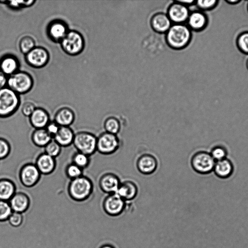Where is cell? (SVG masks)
I'll return each mask as SVG.
<instances>
[{"label": "cell", "mask_w": 248, "mask_h": 248, "mask_svg": "<svg viewBox=\"0 0 248 248\" xmlns=\"http://www.w3.org/2000/svg\"><path fill=\"white\" fill-rule=\"evenodd\" d=\"M93 185L88 177L82 175L70 180L67 186V194L70 199L82 202L90 199L93 192Z\"/></svg>", "instance_id": "cell-1"}, {"label": "cell", "mask_w": 248, "mask_h": 248, "mask_svg": "<svg viewBox=\"0 0 248 248\" xmlns=\"http://www.w3.org/2000/svg\"><path fill=\"white\" fill-rule=\"evenodd\" d=\"M191 39V30L184 24H173L166 32L167 43L174 49L185 48L189 44Z\"/></svg>", "instance_id": "cell-2"}, {"label": "cell", "mask_w": 248, "mask_h": 248, "mask_svg": "<svg viewBox=\"0 0 248 248\" xmlns=\"http://www.w3.org/2000/svg\"><path fill=\"white\" fill-rule=\"evenodd\" d=\"M17 93L8 87L0 90V118H7L14 115L20 106Z\"/></svg>", "instance_id": "cell-3"}, {"label": "cell", "mask_w": 248, "mask_h": 248, "mask_svg": "<svg viewBox=\"0 0 248 248\" xmlns=\"http://www.w3.org/2000/svg\"><path fill=\"white\" fill-rule=\"evenodd\" d=\"M96 144L97 137L91 132L81 131L75 134L73 145L78 152L90 156L96 151Z\"/></svg>", "instance_id": "cell-4"}, {"label": "cell", "mask_w": 248, "mask_h": 248, "mask_svg": "<svg viewBox=\"0 0 248 248\" xmlns=\"http://www.w3.org/2000/svg\"><path fill=\"white\" fill-rule=\"evenodd\" d=\"M216 161L209 152L200 151L195 153L190 161L193 170L200 174H207L214 170Z\"/></svg>", "instance_id": "cell-5"}, {"label": "cell", "mask_w": 248, "mask_h": 248, "mask_svg": "<svg viewBox=\"0 0 248 248\" xmlns=\"http://www.w3.org/2000/svg\"><path fill=\"white\" fill-rule=\"evenodd\" d=\"M7 84L8 88L18 94L28 92L32 87L33 82L28 73L16 72L10 76Z\"/></svg>", "instance_id": "cell-6"}, {"label": "cell", "mask_w": 248, "mask_h": 248, "mask_svg": "<svg viewBox=\"0 0 248 248\" xmlns=\"http://www.w3.org/2000/svg\"><path fill=\"white\" fill-rule=\"evenodd\" d=\"M60 42L63 50L66 54L72 56L79 54L84 46L82 36L75 31H69Z\"/></svg>", "instance_id": "cell-7"}, {"label": "cell", "mask_w": 248, "mask_h": 248, "mask_svg": "<svg viewBox=\"0 0 248 248\" xmlns=\"http://www.w3.org/2000/svg\"><path fill=\"white\" fill-rule=\"evenodd\" d=\"M41 175L34 163H27L20 168L18 176L20 183L24 187L31 188L38 184Z\"/></svg>", "instance_id": "cell-8"}, {"label": "cell", "mask_w": 248, "mask_h": 248, "mask_svg": "<svg viewBox=\"0 0 248 248\" xmlns=\"http://www.w3.org/2000/svg\"><path fill=\"white\" fill-rule=\"evenodd\" d=\"M119 144L116 135L103 132L97 138L96 151L103 155H110L118 150Z\"/></svg>", "instance_id": "cell-9"}, {"label": "cell", "mask_w": 248, "mask_h": 248, "mask_svg": "<svg viewBox=\"0 0 248 248\" xmlns=\"http://www.w3.org/2000/svg\"><path fill=\"white\" fill-rule=\"evenodd\" d=\"M125 205V201L116 193L108 194L104 199L102 203L104 212L111 216H116L121 214Z\"/></svg>", "instance_id": "cell-10"}, {"label": "cell", "mask_w": 248, "mask_h": 248, "mask_svg": "<svg viewBox=\"0 0 248 248\" xmlns=\"http://www.w3.org/2000/svg\"><path fill=\"white\" fill-rule=\"evenodd\" d=\"M49 55L48 51L42 47H35L25 55L26 62L34 68H41L48 62Z\"/></svg>", "instance_id": "cell-11"}, {"label": "cell", "mask_w": 248, "mask_h": 248, "mask_svg": "<svg viewBox=\"0 0 248 248\" xmlns=\"http://www.w3.org/2000/svg\"><path fill=\"white\" fill-rule=\"evenodd\" d=\"M189 14L187 6L177 0L170 5L167 13L170 21L174 24H184L187 21Z\"/></svg>", "instance_id": "cell-12"}, {"label": "cell", "mask_w": 248, "mask_h": 248, "mask_svg": "<svg viewBox=\"0 0 248 248\" xmlns=\"http://www.w3.org/2000/svg\"><path fill=\"white\" fill-rule=\"evenodd\" d=\"M34 164L41 174L45 175L53 173L57 165L55 158L44 152L37 156Z\"/></svg>", "instance_id": "cell-13"}, {"label": "cell", "mask_w": 248, "mask_h": 248, "mask_svg": "<svg viewBox=\"0 0 248 248\" xmlns=\"http://www.w3.org/2000/svg\"><path fill=\"white\" fill-rule=\"evenodd\" d=\"M120 184L119 177L112 173L102 175L99 180V186L101 190L108 194L116 193Z\"/></svg>", "instance_id": "cell-14"}, {"label": "cell", "mask_w": 248, "mask_h": 248, "mask_svg": "<svg viewBox=\"0 0 248 248\" xmlns=\"http://www.w3.org/2000/svg\"><path fill=\"white\" fill-rule=\"evenodd\" d=\"M157 161L155 157L150 154L140 155L137 161L138 170L143 174H150L156 170Z\"/></svg>", "instance_id": "cell-15"}, {"label": "cell", "mask_w": 248, "mask_h": 248, "mask_svg": "<svg viewBox=\"0 0 248 248\" xmlns=\"http://www.w3.org/2000/svg\"><path fill=\"white\" fill-rule=\"evenodd\" d=\"M8 202L13 212L21 213L29 207L31 198L27 193L18 191L15 193Z\"/></svg>", "instance_id": "cell-16"}, {"label": "cell", "mask_w": 248, "mask_h": 248, "mask_svg": "<svg viewBox=\"0 0 248 248\" xmlns=\"http://www.w3.org/2000/svg\"><path fill=\"white\" fill-rule=\"evenodd\" d=\"M188 27L195 31H202L208 25V19L206 15L202 11L190 13L187 20Z\"/></svg>", "instance_id": "cell-17"}, {"label": "cell", "mask_w": 248, "mask_h": 248, "mask_svg": "<svg viewBox=\"0 0 248 248\" xmlns=\"http://www.w3.org/2000/svg\"><path fill=\"white\" fill-rule=\"evenodd\" d=\"M29 118L30 124L34 129L45 128L50 121L48 112L41 108H36Z\"/></svg>", "instance_id": "cell-18"}, {"label": "cell", "mask_w": 248, "mask_h": 248, "mask_svg": "<svg viewBox=\"0 0 248 248\" xmlns=\"http://www.w3.org/2000/svg\"><path fill=\"white\" fill-rule=\"evenodd\" d=\"M68 31L66 24L60 20L51 22L47 29L49 37L54 42H61Z\"/></svg>", "instance_id": "cell-19"}, {"label": "cell", "mask_w": 248, "mask_h": 248, "mask_svg": "<svg viewBox=\"0 0 248 248\" xmlns=\"http://www.w3.org/2000/svg\"><path fill=\"white\" fill-rule=\"evenodd\" d=\"M151 25L152 29L157 32H167L171 26V21L167 14L157 13L152 16Z\"/></svg>", "instance_id": "cell-20"}, {"label": "cell", "mask_w": 248, "mask_h": 248, "mask_svg": "<svg viewBox=\"0 0 248 248\" xmlns=\"http://www.w3.org/2000/svg\"><path fill=\"white\" fill-rule=\"evenodd\" d=\"M75 120V114L73 110L68 107H63L56 111L53 121L60 126H70Z\"/></svg>", "instance_id": "cell-21"}, {"label": "cell", "mask_w": 248, "mask_h": 248, "mask_svg": "<svg viewBox=\"0 0 248 248\" xmlns=\"http://www.w3.org/2000/svg\"><path fill=\"white\" fill-rule=\"evenodd\" d=\"M75 134L70 126H60L53 139L62 147H67L73 144Z\"/></svg>", "instance_id": "cell-22"}, {"label": "cell", "mask_w": 248, "mask_h": 248, "mask_svg": "<svg viewBox=\"0 0 248 248\" xmlns=\"http://www.w3.org/2000/svg\"><path fill=\"white\" fill-rule=\"evenodd\" d=\"M138 191L137 186L134 182L126 181L121 183L116 193L124 201H128L135 198L138 194Z\"/></svg>", "instance_id": "cell-23"}, {"label": "cell", "mask_w": 248, "mask_h": 248, "mask_svg": "<svg viewBox=\"0 0 248 248\" xmlns=\"http://www.w3.org/2000/svg\"><path fill=\"white\" fill-rule=\"evenodd\" d=\"M19 62L13 55H6L0 60V70L6 75H12L17 72Z\"/></svg>", "instance_id": "cell-24"}, {"label": "cell", "mask_w": 248, "mask_h": 248, "mask_svg": "<svg viewBox=\"0 0 248 248\" xmlns=\"http://www.w3.org/2000/svg\"><path fill=\"white\" fill-rule=\"evenodd\" d=\"M15 183L12 180L0 179V200L9 201L16 192Z\"/></svg>", "instance_id": "cell-25"}, {"label": "cell", "mask_w": 248, "mask_h": 248, "mask_svg": "<svg viewBox=\"0 0 248 248\" xmlns=\"http://www.w3.org/2000/svg\"><path fill=\"white\" fill-rule=\"evenodd\" d=\"M213 171L218 177L226 178L232 175L233 165L231 161L226 158L216 161Z\"/></svg>", "instance_id": "cell-26"}, {"label": "cell", "mask_w": 248, "mask_h": 248, "mask_svg": "<svg viewBox=\"0 0 248 248\" xmlns=\"http://www.w3.org/2000/svg\"><path fill=\"white\" fill-rule=\"evenodd\" d=\"M31 138L32 143L39 148H44L53 139L45 128L34 129Z\"/></svg>", "instance_id": "cell-27"}, {"label": "cell", "mask_w": 248, "mask_h": 248, "mask_svg": "<svg viewBox=\"0 0 248 248\" xmlns=\"http://www.w3.org/2000/svg\"><path fill=\"white\" fill-rule=\"evenodd\" d=\"M106 132L116 135L120 130L119 121L114 117H109L106 119L104 124Z\"/></svg>", "instance_id": "cell-28"}, {"label": "cell", "mask_w": 248, "mask_h": 248, "mask_svg": "<svg viewBox=\"0 0 248 248\" xmlns=\"http://www.w3.org/2000/svg\"><path fill=\"white\" fill-rule=\"evenodd\" d=\"M90 162V156L77 151L72 155V163L84 170L88 167Z\"/></svg>", "instance_id": "cell-29"}, {"label": "cell", "mask_w": 248, "mask_h": 248, "mask_svg": "<svg viewBox=\"0 0 248 248\" xmlns=\"http://www.w3.org/2000/svg\"><path fill=\"white\" fill-rule=\"evenodd\" d=\"M236 44L240 51L248 54V31H243L237 36Z\"/></svg>", "instance_id": "cell-30"}, {"label": "cell", "mask_w": 248, "mask_h": 248, "mask_svg": "<svg viewBox=\"0 0 248 248\" xmlns=\"http://www.w3.org/2000/svg\"><path fill=\"white\" fill-rule=\"evenodd\" d=\"M65 173L67 177L71 180L83 175V170L71 162L66 166Z\"/></svg>", "instance_id": "cell-31"}, {"label": "cell", "mask_w": 248, "mask_h": 248, "mask_svg": "<svg viewBox=\"0 0 248 248\" xmlns=\"http://www.w3.org/2000/svg\"><path fill=\"white\" fill-rule=\"evenodd\" d=\"M62 148L57 142L52 139L44 147V153L55 158L60 155Z\"/></svg>", "instance_id": "cell-32"}, {"label": "cell", "mask_w": 248, "mask_h": 248, "mask_svg": "<svg viewBox=\"0 0 248 248\" xmlns=\"http://www.w3.org/2000/svg\"><path fill=\"white\" fill-rule=\"evenodd\" d=\"M35 47V42L32 37L26 36L20 40L19 47L22 53L26 55Z\"/></svg>", "instance_id": "cell-33"}, {"label": "cell", "mask_w": 248, "mask_h": 248, "mask_svg": "<svg viewBox=\"0 0 248 248\" xmlns=\"http://www.w3.org/2000/svg\"><path fill=\"white\" fill-rule=\"evenodd\" d=\"M13 210L8 201L0 200V221L8 219Z\"/></svg>", "instance_id": "cell-34"}, {"label": "cell", "mask_w": 248, "mask_h": 248, "mask_svg": "<svg viewBox=\"0 0 248 248\" xmlns=\"http://www.w3.org/2000/svg\"><path fill=\"white\" fill-rule=\"evenodd\" d=\"M11 146L5 139L0 137V160L6 158L10 154Z\"/></svg>", "instance_id": "cell-35"}, {"label": "cell", "mask_w": 248, "mask_h": 248, "mask_svg": "<svg viewBox=\"0 0 248 248\" xmlns=\"http://www.w3.org/2000/svg\"><path fill=\"white\" fill-rule=\"evenodd\" d=\"M217 0H199L195 1V4L198 8L202 11H209L215 8L217 5Z\"/></svg>", "instance_id": "cell-36"}, {"label": "cell", "mask_w": 248, "mask_h": 248, "mask_svg": "<svg viewBox=\"0 0 248 248\" xmlns=\"http://www.w3.org/2000/svg\"><path fill=\"white\" fill-rule=\"evenodd\" d=\"M210 154L216 161L226 158L227 155L226 150L222 146H214Z\"/></svg>", "instance_id": "cell-37"}, {"label": "cell", "mask_w": 248, "mask_h": 248, "mask_svg": "<svg viewBox=\"0 0 248 248\" xmlns=\"http://www.w3.org/2000/svg\"><path fill=\"white\" fill-rule=\"evenodd\" d=\"M35 1L33 0H26V1H6L7 4H8L10 7L18 9L23 7L30 6L35 2Z\"/></svg>", "instance_id": "cell-38"}, {"label": "cell", "mask_w": 248, "mask_h": 248, "mask_svg": "<svg viewBox=\"0 0 248 248\" xmlns=\"http://www.w3.org/2000/svg\"><path fill=\"white\" fill-rule=\"evenodd\" d=\"M8 220L11 225L15 227L18 226L22 221L21 213L13 212Z\"/></svg>", "instance_id": "cell-39"}, {"label": "cell", "mask_w": 248, "mask_h": 248, "mask_svg": "<svg viewBox=\"0 0 248 248\" xmlns=\"http://www.w3.org/2000/svg\"><path fill=\"white\" fill-rule=\"evenodd\" d=\"M60 127V126L55 122L50 121L45 129L53 139L58 133Z\"/></svg>", "instance_id": "cell-40"}, {"label": "cell", "mask_w": 248, "mask_h": 248, "mask_svg": "<svg viewBox=\"0 0 248 248\" xmlns=\"http://www.w3.org/2000/svg\"><path fill=\"white\" fill-rule=\"evenodd\" d=\"M35 108L33 103L31 102H27L23 105L21 108V112L24 116L29 117Z\"/></svg>", "instance_id": "cell-41"}, {"label": "cell", "mask_w": 248, "mask_h": 248, "mask_svg": "<svg viewBox=\"0 0 248 248\" xmlns=\"http://www.w3.org/2000/svg\"><path fill=\"white\" fill-rule=\"evenodd\" d=\"M7 80L6 75L0 70V90L5 87Z\"/></svg>", "instance_id": "cell-42"}, {"label": "cell", "mask_w": 248, "mask_h": 248, "mask_svg": "<svg viewBox=\"0 0 248 248\" xmlns=\"http://www.w3.org/2000/svg\"><path fill=\"white\" fill-rule=\"evenodd\" d=\"M179 2L182 3L187 6L188 5H192L194 3H195V1L193 0H177Z\"/></svg>", "instance_id": "cell-43"}, {"label": "cell", "mask_w": 248, "mask_h": 248, "mask_svg": "<svg viewBox=\"0 0 248 248\" xmlns=\"http://www.w3.org/2000/svg\"><path fill=\"white\" fill-rule=\"evenodd\" d=\"M241 0H225V2L228 3L229 4L234 5L237 4L238 3L240 2Z\"/></svg>", "instance_id": "cell-44"}, {"label": "cell", "mask_w": 248, "mask_h": 248, "mask_svg": "<svg viewBox=\"0 0 248 248\" xmlns=\"http://www.w3.org/2000/svg\"><path fill=\"white\" fill-rule=\"evenodd\" d=\"M100 248H114L112 246L109 244H103Z\"/></svg>", "instance_id": "cell-45"}, {"label": "cell", "mask_w": 248, "mask_h": 248, "mask_svg": "<svg viewBox=\"0 0 248 248\" xmlns=\"http://www.w3.org/2000/svg\"><path fill=\"white\" fill-rule=\"evenodd\" d=\"M246 66L248 70V59H247V62H246Z\"/></svg>", "instance_id": "cell-46"}, {"label": "cell", "mask_w": 248, "mask_h": 248, "mask_svg": "<svg viewBox=\"0 0 248 248\" xmlns=\"http://www.w3.org/2000/svg\"></svg>", "instance_id": "cell-47"}]
</instances>
